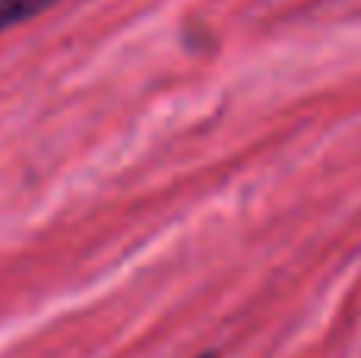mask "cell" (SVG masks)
Returning a JSON list of instances; mask_svg holds the SVG:
<instances>
[{"instance_id": "7a4b0ae2", "label": "cell", "mask_w": 361, "mask_h": 358, "mask_svg": "<svg viewBox=\"0 0 361 358\" xmlns=\"http://www.w3.org/2000/svg\"><path fill=\"white\" fill-rule=\"evenodd\" d=\"M200 358H212V355H200Z\"/></svg>"}, {"instance_id": "6da1fadb", "label": "cell", "mask_w": 361, "mask_h": 358, "mask_svg": "<svg viewBox=\"0 0 361 358\" xmlns=\"http://www.w3.org/2000/svg\"><path fill=\"white\" fill-rule=\"evenodd\" d=\"M48 6H54V0H0V32L38 16V13H44Z\"/></svg>"}]
</instances>
